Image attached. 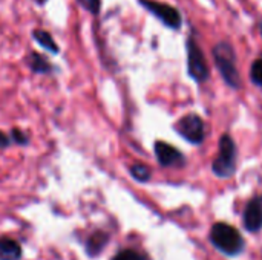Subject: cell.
<instances>
[{
	"label": "cell",
	"instance_id": "cell-1",
	"mask_svg": "<svg viewBox=\"0 0 262 260\" xmlns=\"http://www.w3.org/2000/svg\"><path fill=\"white\" fill-rule=\"evenodd\" d=\"M212 57L218 72L221 74L224 83L232 89L241 87V74L238 69V57L236 51L229 41H218L212 48Z\"/></svg>",
	"mask_w": 262,
	"mask_h": 260
},
{
	"label": "cell",
	"instance_id": "cell-2",
	"mask_svg": "<svg viewBox=\"0 0 262 260\" xmlns=\"http://www.w3.org/2000/svg\"><path fill=\"white\" fill-rule=\"evenodd\" d=\"M210 242L212 245L221 251L224 256L235 257L239 256L244 251V238L243 234L232 225L218 222L210 228Z\"/></svg>",
	"mask_w": 262,
	"mask_h": 260
},
{
	"label": "cell",
	"instance_id": "cell-3",
	"mask_svg": "<svg viewBox=\"0 0 262 260\" xmlns=\"http://www.w3.org/2000/svg\"><path fill=\"white\" fill-rule=\"evenodd\" d=\"M236 144L233 138L224 133L220 139V152L218 156L212 162V172L215 176L226 179L232 178L236 172Z\"/></svg>",
	"mask_w": 262,
	"mask_h": 260
},
{
	"label": "cell",
	"instance_id": "cell-4",
	"mask_svg": "<svg viewBox=\"0 0 262 260\" xmlns=\"http://www.w3.org/2000/svg\"><path fill=\"white\" fill-rule=\"evenodd\" d=\"M186 52L189 77L196 83H206L210 78V67L204 55V51L201 49L193 34H190L186 40Z\"/></svg>",
	"mask_w": 262,
	"mask_h": 260
},
{
	"label": "cell",
	"instance_id": "cell-5",
	"mask_svg": "<svg viewBox=\"0 0 262 260\" xmlns=\"http://www.w3.org/2000/svg\"><path fill=\"white\" fill-rule=\"evenodd\" d=\"M138 3L152 15H155L166 28L173 29V31H180L183 26V14L178 8L164 3V2H158V0H138Z\"/></svg>",
	"mask_w": 262,
	"mask_h": 260
},
{
	"label": "cell",
	"instance_id": "cell-6",
	"mask_svg": "<svg viewBox=\"0 0 262 260\" xmlns=\"http://www.w3.org/2000/svg\"><path fill=\"white\" fill-rule=\"evenodd\" d=\"M175 132L180 133L187 143L200 146L207 136V126L196 113H187L175 123Z\"/></svg>",
	"mask_w": 262,
	"mask_h": 260
},
{
	"label": "cell",
	"instance_id": "cell-7",
	"mask_svg": "<svg viewBox=\"0 0 262 260\" xmlns=\"http://www.w3.org/2000/svg\"><path fill=\"white\" fill-rule=\"evenodd\" d=\"M154 152H155L158 164L163 167H181L186 162L184 155L177 147L164 141H157L154 146Z\"/></svg>",
	"mask_w": 262,
	"mask_h": 260
},
{
	"label": "cell",
	"instance_id": "cell-8",
	"mask_svg": "<svg viewBox=\"0 0 262 260\" xmlns=\"http://www.w3.org/2000/svg\"><path fill=\"white\" fill-rule=\"evenodd\" d=\"M244 227L250 233H258L262 230V195L255 196L249 201L244 210Z\"/></svg>",
	"mask_w": 262,
	"mask_h": 260
},
{
	"label": "cell",
	"instance_id": "cell-9",
	"mask_svg": "<svg viewBox=\"0 0 262 260\" xmlns=\"http://www.w3.org/2000/svg\"><path fill=\"white\" fill-rule=\"evenodd\" d=\"M111 241V236L103 231V230H98V231H94L92 234H89V238L86 239V244H84V250H86V254L94 259L97 256H100L104 248L107 247Z\"/></svg>",
	"mask_w": 262,
	"mask_h": 260
},
{
	"label": "cell",
	"instance_id": "cell-10",
	"mask_svg": "<svg viewBox=\"0 0 262 260\" xmlns=\"http://www.w3.org/2000/svg\"><path fill=\"white\" fill-rule=\"evenodd\" d=\"M26 64L37 75H46V74H51L54 70L52 63L45 55H41L38 52H31L26 57Z\"/></svg>",
	"mask_w": 262,
	"mask_h": 260
},
{
	"label": "cell",
	"instance_id": "cell-11",
	"mask_svg": "<svg viewBox=\"0 0 262 260\" xmlns=\"http://www.w3.org/2000/svg\"><path fill=\"white\" fill-rule=\"evenodd\" d=\"M21 247L17 241L11 238H0V260H20Z\"/></svg>",
	"mask_w": 262,
	"mask_h": 260
},
{
	"label": "cell",
	"instance_id": "cell-12",
	"mask_svg": "<svg viewBox=\"0 0 262 260\" xmlns=\"http://www.w3.org/2000/svg\"><path fill=\"white\" fill-rule=\"evenodd\" d=\"M32 38H34L45 51H48V52H51V54H54V55H57V54L60 52V48H58L55 38L52 37V34H51L49 31L41 29V28H35V29L32 31Z\"/></svg>",
	"mask_w": 262,
	"mask_h": 260
},
{
	"label": "cell",
	"instance_id": "cell-13",
	"mask_svg": "<svg viewBox=\"0 0 262 260\" xmlns=\"http://www.w3.org/2000/svg\"><path fill=\"white\" fill-rule=\"evenodd\" d=\"M129 173H130V176H132L135 181H138V182H147V181L152 178L150 169H149L146 164H141V162L132 164L130 169H129Z\"/></svg>",
	"mask_w": 262,
	"mask_h": 260
},
{
	"label": "cell",
	"instance_id": "cell-14",
	"mask_svg": "<svg viewBox=\"0 0 262 260\" xmlns=\"http://www.w3.org/2000/svg\"><path fill=\"white\" fill-rule=\"evenodd\" d=\"M250 80L253 84L262 87V57L256 58L250 66Z\"/></svg>",
	"mask_w": 262,
	"mask_h": 260
},
{
	"label": "cell",
	"instance_id": "cell-15",
	"mask_svg": "<svg viewBox=\"0 0 262 260\" xmlns=\"http://www.w3.org/2000/svg\"><path fill=\"white\" fill-rule=\"evenodd\" d=\"M112 260H147L144 254H141L137 250L127 248V250H121L120 253L115 254V257Z\"/></svg>",
	"mask_w": 262,
	"mask_h": 260
},
{
	"label": "cell",
	"instance_id": "cell-16",
	"mask_svg": "<svg viewBox=\"0 0 262 260\" xmlns=\"http://www.w3.org/2000/svg\"><path fill=\"white\" fill-rule=\"evenodd\" d=\"M77 2L83 9H86L92 15H98L101 12V5H103L101 0H77Z\"/></svg>",
	"mask_w": 262,
	"mask_h": 260
},
{
	"label": "cell",
	"instance_id": "cell-17",
	"mask_svg": "<svg viewBox=\"0 0 262 260\" xmlns=\"http://www.w3.org/2000/svg\"><path fill=\"white\" fill-rule=\"evenodd\" d=\"M9 138H11V143H14L17 146H26L29 143L28 135L23 130H20L18 127H12V130L9 133Z\"/></svg>",
	"mask_w": 262,
	"mask_h": 260
},
{
	"label": "cell",
	"instance_id": "cell-18",
	"mask_svg": "<svg viewBox=\"0 0 262 260\" xmlns=\"http://www.w3.org/2000/svg\"><path fill=\"white\" fill-rule=\"evenodd\" d=\"M9 146H11V138H9V135H6L5 132L0 130V149H6V147H9Z\"/></svg>",
	"mask_w": 262,
	"mask_h": 260
},
{
	"label": "cell",
	"instance_id": "cell-19",
	"mask_svg": "<svg viewBox=\"0 0 262 260\" xmlns=\"http://www.w3.org/2000/svg\"><path fill=\"white\" fill-rule=\"evenodd\" d=\"M34 2H35L38 6H43V5H46V2H48V0H34Z\"/></svg>",
	"mask_w": 262,
	"mask_h": 260
},
{
	"label": "cell",
	"instance_id": "cell-20",
	"mask_svg": "<svg viewBox=\"0 0 262 260\" xmlns=\"http://www.w3.org/2000/svg\"><path fill=\"white\" fill-rule=\"evenodd\" d=\"M258 28H259V32H261V35H262V20H259V23H258Z\"/></svg>",
	"mask_w": 262,
	"mask_h": 260
}]
</instances>
